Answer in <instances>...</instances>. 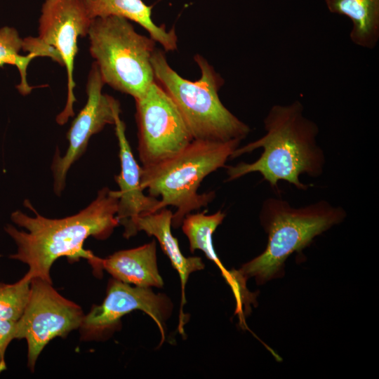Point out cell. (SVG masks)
Here are the masks:
<instances>
[{
	"label": "cell",
	"mask_w": 379,
	"mask_h": 379,
	"mask_svg": "<svg viewBox=\"0 0 379 379\" xmlns=\"http://www.w3.org/2000/svg\"><path fill=\"white\" fill-rule=\"evenodd\" d=\"M31 280L26 273L14 284L0 283V320L20 318L29 298Z\"/></svg>",
	"instance_id": "19"
},
{
	"label": "cell",
	"mask_w": 379,
	"mask_h": 379,
	"mask_svg": "<svg viewBox=\"0 0 379 379\" xmlns=\"http://www.w3.org/2000/svg\"><path fill=\"white\" fill-rule=\"evenodd\" d=\"M16 321L0 320V373L6 369L5 353L12 340L15 339Z\"/></svg>",
	"instance_id": "20"
},
{
	"label": "cell",
	"mask_w": 379,
	"mask_h": 379,
	"mask_svg": "<svg viewBox=\"0 0 379 379\" xmlns=\"http://www.w3.org/2000/svg\"><path fill=\"white\" fill-rule=\"evenodd\" d=\"M328 11L352 22L350 37L361 47L372 49L379 39V0H325Z\"/></svg>",
	"instance_id": "16"
},
{
	"label": "cell",
	"mask_w": 379,
	"mask_h": 379,
	"mask_svg": "<svg viewBox=\"0 0 379 379\" xmlns=\"http://www.w3.org/2000/svg\"><path fill=\"white\" fill-rule=\"evenodd\" d=\"M93 19L84 0H46L39 18V36L23 39L22 49L37 56H46L65 67L67 93L65 106L57 116L62 125L74 116L76 102L73 78L74 59L79 37L88 35Z\"/></svg>",
	"instance_id": "7"
},
{
	"label": "cell",
	"mask_w": 379,
	"mask_h": 379,
	"mask_svg": "<svg viewBox=\"0 0 379 379\" xmlns=\"http://www.w3.org/2000/svg\"><path fill=\"white\" fill-rule=\"evenodd\" d=\"M105 83L94 62L86 83L87 101L67 132L69 145L63 156L58 150L51 165L53 190L60 196L65 187L67 174L72 164L86 152L90 138L101 131L107 124H114L120 114L119 102L102 92Z\"/></svg>",
	"instance_id": "10"
},
{
	"label": "cell",
	"mask_w": 379,
	"mask_h": 379,
	"mask_svg": "<svg viewBox=\"0 0 379 379\" xmlns=\"http://www.w3.org/2000/svg\"><path fill=\"white\" fill-rule=\"evenodd\" d=\"M88 36L91 55L105 84L135 100L143 96L155 81L151 62L155 41L117 15L93 19Z\"/></svg>",
	"instance_id": "6"
},
{
	"label": "cell",
	"mask_w": 379,
	"mask_h": 379,
	"mask_svg": "<svg viewBox=\"0 0 379 379\" xmlns=\"http://www.w3.org/2000/svg\"><path fill=\"white\" fill-rule=\"evenodd\" d=\"M135 100L142 167L173 157L194 140L178 107L158 83Z\"/></svg>",
	"instance_id": "9"
},
{
	"label": "cell",
	"mask_w": 379,
	"mask_h": 379,
	"mask_svg": "<svg viewBox=\"0 0 379 379\" xmlns=\"http://www.w3.org/2000/svg\"><path fill=\"white\" fill-rule=\"evenodd\" d=\"M303 109L299 100L273 105L264 119L266 133L246 145L238 147L230 158L262 148L260 157L252 163L240 162L227 166V181L257 172L273 188L277 187L279 180H284L298 190H306L308 185L300 181V175L319 177L323 173L326 159L317 142L319 128L304 116Z\"/></svg>",
	"instance_id": "2"
},
{
	"label": "cell",
	"mask_w": 379,
	"mask_h": 379,
	"mask_svg": "<svg viewBox=\"0 0 379 379\" xmlns=\"http://www.w3.org/2000/svg\"><path fill=\"white\" fill-rule=\"evenodd\" d=\"M173 213L164 208L158 211L137 217L124 227V237L130 238L138 232L144 231L148 236H154L159 241L164 253L169 258L172 266L180 276L182 287L179 328L182 326V307L185 303V288L189 276L204 268L199 257H185L182 253L178 239L171 233Z\"/></svg>",
	"instance_id": "13"
},
{
	"label": "cell",
	"mask_w": 379,
	"mask_h": 379,
	"mask_svg": "<svg viewBox=\"0 0 379 379\" xmlns=\"http://www.w3.org/2000/svg\"><path fill=\"white\" fill-rule=\"evenodd\" d=\"M225 213L218 211L211 215L204 213H189L182 222V230L188 239L192 253L201 250L210 260L220 269L227 283L230 286L234 294L237 295L241 291V285L234 275L222 265L213 244V234L222 222Z\"/></svg>",
	"instance_id": "17"
},
{
	"label": "cell",
	"mask_w": 379,
	"mask_h": 379,
	"mask_svg": "<svg viewBox=\"0 0 379 379\" xmlns=\"http://www.w3.org/2000/svg\"><path fill=\"white\" fill-rule=\"evenodd\" d=\"M194 61L201 77L192 81L171 67L162 51L155 50L151 58L155 81L173 100L194 140H243L250 128L222 103L218 92L224 80L201 55H196Z\"/></svg>",
	"instance_id": "5"
},
{
	"label": "cell",
	"mask_w": 379,
	"mask_h": 379,
	"mask_svg": "<svg viewBox=\"0 0 379 379\" xmlns=\"http://www.w3.org/2000/svg\"><path fill=\"white\" fill-rule=\"evenodd\" d=\"M22 46L23 39L15 29L7 26L0 29V67L9 64L18 68L20 83L17 88L21 94L27 95L32 88L27 81V69L31 60L38 56L33 53L27 55H20Z\"/></svg>",
	"instance_id": "18"
},
{
	"label": "cell",
	"mask_w": 379,
	"mask_h": 379,
	"mask_svg": "<svg viewBox=\"0 0 379 379\" xmlns=\"http://www.w3.org/2000/svg\"><path fill=\"white\" fill-rule=\"evenodd\" d=\"M134 310H142L157 324L165 340V323L171 317L173 304L164 294H156L150 288L135 286L117 279L109 282L106 297L84 315L80 328L86 335L101 336L115 329L121 319Z\"/></svg>",
	"instance_id": "11"
},
{
	"label": "cell",
	"mask_w": 379,
	"mask_h": 379,
	"mask_svg": "<svg viewBox=\"0 0 379 379\" xmlns=\"http://www.w3.org/2000/svg\"><path fill=\"white\" fill-rule=\"evenodd\" d=\"M114 125L121 165L120 173L115 176L119 187L116 190L119 197L117 217L119 224L125 227L140 215L158 211L160 200L143 192L141 187L142 167L132 152L120 114L117 116Z\"/></svg>",
	"instance_id": "12"
},
{
	"label": "cell",
	"mask_w": 379,
	"mask_h": 379,
	"mask_svg": "<svg viewBox=\"0 0 379 379\" xmlns=\"http://www.w3.org/2000/svg\"><path fill=\"white\" fill-rule=\"evenodd\" d=\"M346 215L343 207L325 200L295 208L282 199H265L260 219L268 235L266 248L234 270L237 277L244 283L254 277L257 284L261 285L281 277L285 261L291 254L301 252L317 236L342 222Z\"/></svg>",
	"instance_id": "3"
},
{
	"label": "cell",
	"mask_w": 379,
	"mask_h": 379,
	"mask_svg": "<svg viewBox=\"0 0 379 379\" xmlns=\"http://www.w3.org/2000/svg\"><path fill=\"white\" fill-rule=\"evenodd\" d=\"M84 314L80 306L62 296L52 283L32 278L27 306L16 321L15 339H25L28 366L34 370L45 346L56 337H65L81 326Z\"/></svg>",
	"instance_id": "8"
},
{
	"label": "cell",
	"mask_w": 379,
	"mask_h": 379,
	"mask_svg": "<svg viewBox=\"0 0 379 379\" xmlns=\"http://www.w3.org/2000/svg\"><path fill=\"white\" fill-rule=\"evenodd\" d=\"M89 16L95 18L117 15L125 18L143 27L149 36L166 51L177 48L178 38L174 28L166 30L156 25L152 18V6L142 0H84Z\"/></svg>",
	"instance_id": "15"
},
{
	"label": "cell",
	"mask_w": 379,
	"mask_h": 379,
	"mask_svg": "<svg viewBox=\"0 0 379 379\" xmlns=\"http://www.w3.org/2000/svg\"><path fill=\"white\" fill-rule=\"evenodd\" d=\"M118 203L116 190L104 187L88 206L77 214L52 219L40 215L25 200V206L34 212V216L20 211L12 213V221L26 231L6 225V232L17 246V252L10 258L27 264V274L32 279L40 278L51 283V266L60 257L85 258L96 267L99 258L84 249V243L89 237L103 240L111 235L119 225L117 217Z\"/></svg>",
	"instance_id": "1"
},
{
	"label": "cell",
	"mask_w": 379,
	"mask_h": 379,
	"mask_svg": "<svg viewBox=\"0 0 379 379\" xmlns=\"http://www.w3.org/2000/svg\"><path fill=\"white\" fill-rule=\"evenodd\" d=\"M114 279L135 286L161 288L164 281L159 273L157 245L154 240L141 246L119 251L99 260Z\"/></svg>",
	"instance_id": "14"
},
{
	"label": "cell",
	"mask_w": 379,
	"mask_h": 379,
	"mask_svg": "<svg viewBox=\"0 0 379 379\" xmlns=\"http://www.w3.org/2000/svg\"><path fill=\"white\" fill-rule=\"evenodd\" d=\"M240 142L194 139L173 157L142 167L141 187L149 196L161 197L159 211L168 206L176 208L172 226L177 228L187 214L213 201L214 192L199 194L198 188L207 175L225 166Z\"/></svg>",
	"instance_id": "4"
}]
</instances>
